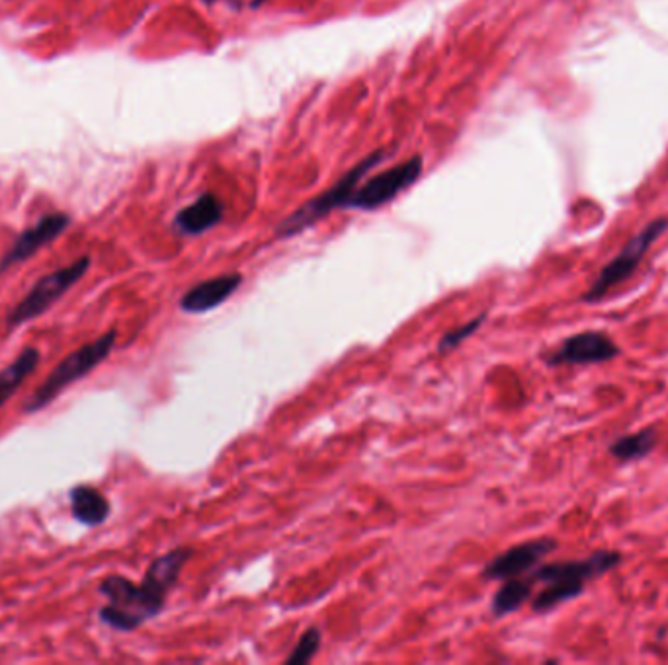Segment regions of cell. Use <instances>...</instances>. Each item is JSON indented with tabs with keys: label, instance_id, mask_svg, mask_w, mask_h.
I'll return each instance as SVG.
<instances>
[{
	"label": "cell",
	"instance_id": "obj_1",
	"mask_svg": "<svg viewBox=\"0 0 668 665\" xmlns=\"http://www.w3.org/2000/svg\"><path fill=\"white\" fill-rule=\"evenodd\" d=\"M99 590L108 599V605L99 611L100 620L119 632H134L147 620L154 619L163 611L166 595L171 592L149 574H145L141 584H134L124 575L112 574L102 580Z\"/></svg>",
	"mask_w": 668,
	"mask_h": 665
},
{
	"label": "cell",
	"instance_id": "obj_2",
	"mask_svg": "<svg viewBox=\"0 0 668 665\" xmlns=\"http://www.w3.org/2000/svg\"><path fill=\"white\" fill-rule=\"evenodd\" d=\"M118 340V330L112 328L102 334L94 342L84 343L79 350L72 351L57 368L47 375L46 381L34 390L24 405V413H36L54 402L57 396L71 387L72 383L81 381L99 368L100 363L108 360Z\"/></svg>",
	"mask_w": 668,
	"mask_h": 665
},
{
	"label": "cell",
	"instance_id": "obj_3",
	"mask_svg": "<svg viewBox=\"0 0 668 665\" xmlns=\"http://www.w3.org/2000/svg\"><path fill=\"white\" fill-rule=\"evenodd\" d=\"M385 156V151L380 149L376 153L368 154L364 161L358 162L353 171L346 172L341 180L334 184L333 188L326 189L321 196L309 199L308 203L296 209L291 215L286 217L280 225L276 226V236L278 238H289L296 234L308 231L311 226L319 223L321 219H325L329 213H333L334 209H346L348 201L353 198L354 191L360 186V180L380 164L381 159Z\"/></svg>",
	"mask_w": 668,
	"mask_h": 665
},
{
	"label": "cell",
	"instance_id": "obj_4",
	"mask_svg": "<svg viewBox=\"0 0 668 665\" xmlns=\"http://www.w3.org/2000/svg\"><path fill=\"white\" fill-rule=\"evenodd\" d=\"M668 231V217L653 219L650 223L643 226L640 233L630 238L620 253L598 271L597 278L590 283V288L583 293L580 301L587 305H597L602 299L608 298L618 285L632 278L635 270L640 268L643 258L647 256L650 246L659 241Z\"/></svg>",
	"mask_w": 668,
	"mask_h": 665
},
{
	"label": "cell",
	"instance_id": "obj_5",
	"mask_svg": "<svg viewBox=\"0 0 668 665\" xmlns=\"http://www.w3.org/2000/svg\"><path fill=\"white\" fill-rule=\"evenodd\" d=\"M91 256H82L79 260L72 261L61 270L51 271L37 281L34 288L27 291L26 298L20 301L19 305L10 308L7 315V328L14 330L22 324L34 320L37 316L47 313L59 299L67 295V291L77 285L84 273L91 268Z\"/></svg>",
	"mask_w": 668,
	"mask_h": 665
},
{
	"label": "cell",
	"instance_id": "obj_6",
	"mask_svg": "<svg viewBox=\"0 0 668 665\" xmlns=\"http://www.w3.org/2000/svg\"><path fill=\"white\" fill-rule=\"evenodd\" d=\"M623 555L620 550H595L583 560H561L533 568L528 578L533 584H565L585 592L588 582H595L602 575L610 574L612 570L622 567Z\"/></svg>",
	"mask_w": 668,
	"mask_h": 665
},
{
	"label": "cell",
	"instance_id": "obj_7",
	"mask_svg": "<svg viewBox=\"0 0 668 665\" xmlns=\"http://www.w3.org/2000/svg\"><path fill=\"white\" fill-rule=\"evenodd\" d=\"M423 174V156H413L408 161L391 166L388 171L371 176L370 180L356 188L346 209H360L373 211L388 206L389 201L401 196L405 189L411 188Z\"/></svg>",
	"mask_w": 668,
	"mask_h": 665
},
{
	"label": "cell",
	"instance_id": "obj_8",
	"mask_svg": "<svg viewBox=\"0 0 668 665\" xmlns=\"http://www.w3.org/2000/svg\"><path fill=\"white\" fill-rule=\"evenodd\" d=\"M622 355V348L600 330H585L565 338L557 350L545 355L550 368H567V365H600Z\"/></svg>",
	"mask_w": 668,
	"mask_h": 665
},
{
	"label": "cell",
	"instance_id": "obj_9",
	"mask_svg": "<svg viewBox=\"0 0 668 665\" xmlns=\"http://www.w3.org/2000/svg\"><path fill=\"white\" fill-rule=\"evenodd\" d=\"M560 549V542L551 537L542 539L526 540L522 545H516L512 549L505 550L503 555L493 558L487 567L483 568V578L487 580H508L532 572L533 568L540 567L543 558L550 557L551 552Z\"/></svg>",
	"mask_w": 668,
	"mask_h": 665
},
{
	"label": "cell",
	"instance_id": "obj_10",
	"mask_svg": "<svg viewBox=\"0 0 668 665\" xmlns=\"http://www.w3.org/2000/svg\"><path fill=\"white\" fill-rule=\"evenodd\" d=\"M69 225H71V217L67 213H51V215L39 219L36 225L30 226L20 234L14 244L10 246L9 253L2 256L0 273L9 271L10 268L19 266L22 261L30 260L39 248H44L47 244L54 243L57 236H61Z\"/></svg>",
	"mask_w": 668,
	"mask_h": 665
},
{
	"label": "cell",
	"instance_id": "obj_11",
	"mask_svg": "<svg viewBox=\"0 0 668 665\" xmlns=\"http://www.w3.org/2000/svg\"><path fill=\"white\" fill-rule=\"evenodd\" d=\"M241 283H243L241 273H227V276L206 279L182 295L181 308L191 315L209 313L217 306L223 305L227 299L233 298V293L241 288Z\"/></svg>",
	"mask_w": 668,
	"mask_h": 665
},
{
	"label": "cell",
	"instance_id": "obj_12",
	"mask_svg": "<svg viewBox=\"0 0 668 665\" xmlns=\"http://www.w3.org/2000/svg\"><path fill=\"white\" fill-rule=\"evenodd\" d=\"M226 207L214 196L204 194L194 203L181 209L174 217V229L184 236H198L219 225Z\"/></svg>",
	"mask_w": 668,
	"mask_h": 665
},
{
	"label": "cell",
	"instance_id": "obj_13",
	"mask_svg": "<svg viewBox=\"0 0 668 665\" xmlns=\"http://www.w3.org/2000/svg\"><path fill=\"white\" fill-rule=\"evenodd\" d=\"M72 517L84 527H99L108 520L110 502L106 495L89 485H79L69 492Z\"/></svg>",
	"mask_w": 668,
	"mask_h": 665
},
{
	"label": "cell",
	"instance_id": "obj_14",
	"mask_svg": "<svg viewBox=\"0 0 668 665\" xmlns=\"http://www.w3.org/2000/svg\"><path fill=\"white\" fill-rule=\"evenodd\" d=\"M657 443H659V430L655 425H647L640 432L620 435L608 445V453L618 463L630 465L635 460L647 459L650 453L657 450Z\"/></svg>",
	"mask_w": 668,
	"mask_h": 665
},
{
	"label": "cell",
	"instance_id": "obj_15",
	"mask_svg": "<svg viewBox=\"0 0 668 665\" xmlns=\"http://www.w3.org/2000/svg\"><path fill=\"white\" fill-rule=\"evenodd\" d=\"M42 361V353L37 348H24L19 358L0 371V408L9 402L14 393L19 390Z\"/></svg>",
	"mask_w": 668,
	"mask_h": 665
},
{
	"label": "cell",
	"instance_id": "obj_16",
	"mask_svg": "<svg viewBox=\"0 0 668 665\" xmlns=\"http://www.w3.org/2000/svg\"><path fill=\"white\" fill-rule=\"evenodd\" d=\"M533 585L535 584L528 578V574L505 580V584L498 587L497 594L491 603L493 615L500 619V617H506L510 612L518 611L532 597Z\"/></svg>",
	"mask_w": 668,
	"mask_h": 665
},
{
	"label": "cell",
	"instance_id": "obj_17",
	"mask_svg": "<svg viewBox=\"0 0 668 665\" xmlns=\"http://www.w3.org/2000/svg\"><path fill=\"white\" fill-rule=\"evenodd\" d=\"M319 646H321V630L313 627V629L306 630V634L299 639L286 662L289 665L309 664L319 652Z\"/></svg>",
	"mask_w": 668,
	"mask_h": 665
},
{
	"label": "cell",
	"instance_id": "obj_18",
	"mask_svg": "<svg viewBox=\"0 0 668 665\" xmlns=\"http://www.w3.org/2000/svg\"><path fill=\"white\" fill-rule=\"evenodd\" d=\"M485 318H487V313H483V315H479L477 318H473L470 323L461 324V326L453 328L450 332L444 334L442 340L438 343V351L440 353H450V351L456 350L460 343L465 342L470 338L471 334L477 332L481 324L485 323Z\"/></svg>",
	"mask_w": 668,
	"mask_h": 665
},
{
	"label": "cell",
	"instance_id": "obj_19",
	"mask_svg": "<svg viewBox=\"0 0 668 665\" xmlns=\"http://www.w3.org/2000/svg\"><path fill=\"white\" fill-rule=\"evenodd\" d=\"M263 2H266V0H253V7H261Z\"/></svg>",
	"mask_w": 668,
	"mask_h": 665
},
{
	"label": "cell",
	"instance_id": "obj_20",
	"mask_svg": "<svg viewBox=\"0 0 668 665\" xmlns=\"http://www.w3.org/2000/svg\"><path fill=\"white\" fill-rule=\"evenodd\" d=\"M204 2H206V4H214V2H216V0H204Z\"/></svg>",
	"mask_w": 668,
	"mask_h": 665
}]
</instances>
